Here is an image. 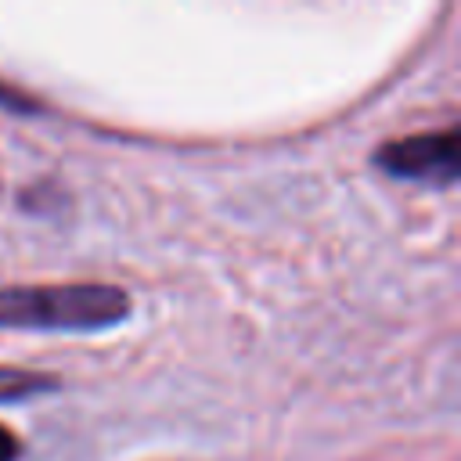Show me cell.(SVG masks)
I'll use <instances>...</instances> for the list:
<instances>
[{
  "label": "cell",
  "mask_w": 461,
  "mask_h": 461,
  "mask_svg": "<svg viewBox=\"0 0 461 461\" xmlns=\"http://www.w3.org/2000/svg\"><path fill=\"white\" fill-rule=\"evenodd\" d=\"M130 317V295L115 285H36L0 292V328L101 331Z\"/></svg>",
  "instance_id": "1"
},
{
  "label": "cell",
  "mask_w": 461,
  "mask_h": 461,
  "mask_svg": "<svg viewBox=\"0 0 461 461\" xmlns=\"http://www.w3.org/2000/svg\"><path fill=\"white\" fill-rule=\"evenodd\" d=\"M375 166L400 180H421V184L447 187L457 176V130L447 126L439 133H414V137L389 140L375 155Z\"/></svg>",
  "instance_id": "2"
},
{
  "label": "cell",
  "mask_w": 461,
  "mask_h": 461,
  "mask_svg": "<svg viewBox=\"0 0 461 461\" xmlns=\"http://www.w3.org/2000/svg\"><path fill=\"white\" fill-rule=\"evenodd\" d=\"M58 382L50 375H40V371H14V367H0V403H11V400H25V396H40V393H50Z\"/></svg>",
  "instance_id": "3"
},
{
  "label": "cell",
  "mask_w": 461,
  "mask_h": 461,
  "mask_svg": "<svg viewBox=\"0 0 461 461\" xmlns=\"http://www.w3.org/2000/svg\"><path fill=\"white\" fill-rule=\"evenodd\" d=\"M18 454H22L18 436H14L11 429H4V425H0V461H18Z\"/></svg>",
  "instance_id": "4"
}]
</instances>
